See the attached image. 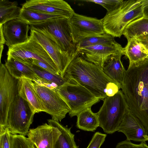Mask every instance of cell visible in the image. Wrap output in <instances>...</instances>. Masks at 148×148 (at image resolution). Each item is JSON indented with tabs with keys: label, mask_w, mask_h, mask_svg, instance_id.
<instances>
[{
	"label": "cell",
	"mask_w": 148,
	"mask_h": 148,
	"mask_svg": "<svg viewBox=\"0 0 148 148\" xmlns=\"http://www.w3.org/2000/svg\"><path fill=\"white\" fill-rule=\"evenodd\" d=\"M21 8L16 1L0 0V25L10 21L19 19Z\"/></svg>",
	"instance_id": "cell-24"
},
{
	"label": "cell",
	"mask_w": 148,
	"mask_h": 148,
	"mask_svg": "<svg viewBox=\"0 0 148 148\" xmlns=\"http://www.w3.org/2000/svg\"><path fill=\"white\" fill-rule=\"evenodd\" d=\"M29 36L43 47L58 68L61 75L64 77L67 67L75 58L52 40L39 32L30 29Z\"/></svg>",
	"instance_id": "cell-12"
},
{
	"label": "cell",
	"mask_w": 148,
	"mask_h": 148,
	"mask_svg": "<svg viewBox=\"0 0 148 148\" xmlns=\"http://www.w3.org/2000/svg\"><path fill=\"white\" fill-rule=\"evenodd\" d=\"M61 133L57 127L45 123L29 129L27 136L36 148H53Z\"/></svg>",
	"instance_id": "cell-15"
},
{
	"label": "cell",
	"mask_w": 148,
	"mask_h": 148,
	"mask_svg": "<svg viewBox=\"0 0 148 148\" xmlns=\"http://www.w3.org/2000/svg\"><path fill=\"white\" fill-rule=\"evenodd\" d=\"M144 138L146 141H148V135L145 136Z\"/></svg>",
	"instance_id": "cell-39"
},
{
	"label": "cell",
	"mask_w": 148,
	"mask_h": 148,
	"mask_svg": "<svg viewBox=\"0 0 148 148\" xmlns=\"http://www.w3.org/2000/svg\"><path fill=\"white\" fill-rule=\"evenodd\" d=\"M143 17L141 0H123L115 10L101 19L105 33L120 38L127 26Z\"/></svg>",
	"instance_id": "cell-3"
},
{
	"label": "cell",
	"mask_w": 148,
	"mask_h": 148,
	"mask_svg": "<svg viewBox=\"0 0 148 148\" xmlns=\"http://www.w3.org/2000/svg\"><path fill=\"white\" fill-rule=\"evenodd\" d=\"M124 134L126 140L136 142H146L144 136L148 133L141 122L130 110L127 109L117 131Z\"/></svg>",
	"instance_id": "cell-17"
},
{
	"label": "cell",
	"mask_w": 148,
	"mask_h": 148,
	"mask_svg": "<svg viewBox=\"0 0 148 148\" xmlns=\"http://www.w3.org/2000/svg\"><path fill=\"white\" fill-rule=\"evenodd\" d=\"M107 135L97 132L93 135L86 148H100L104 142Z\"/></svg>",
	"instance_id": "cell-31"
},
{
	"label": "cell",
	"mask_w": 148,
	"mask_h": 148,
	"mask_svg": "<svg viewBox=\"0 0 148 148\" xmlns=\"http://www.w3.org/2000/svg\"><path fill=\"white\" fill-rule=\"evenodd\" d=\"M115 148H148V145L146 142H141L137 144L126 139L119 143Z\"/></svg>",
	"instance_id": "cell-33"
},
{
	"label": "cell",
	"mask_w": 148,
	"mask_h": 148,
	"mask_svg": "<svg viewBox=\"0 0 148 148\" xmlns=\"http://www.w3.org/2000/svg\"><path fill=\"white\" fill-rule=\"evenodd\" d=\"M33 86L46 113L52 119L58 122L64 118L70 108L64 100L55 90L40 85L33 82Z\"/></svg>",
	"instance_id": "cell-10"
},
{
	"label": "cell",
	"mask_w": 148,
	"mask_h": 148,
	"mask_svg": "<svg viewBox=\"0 0 148 148\" xmlns=\"http://www.w3.org/2000/svg\"><path fill=\"white\" fill-rule=\"evenodd\" d=\"M7 55L26 65L32 64L33 59L38 60L59 72L43 47L29 36L27 42L8 47Z\"/></svg>",
	"instance_id": "cell-8"
},
{
	"label": "cell",
	"mask_w": 148,
	"mask_h": 148,
	"mask_svg": "<svg viewBox=\"0 0 148 148\" xmlns=\"http://www.w3.org/2000/svg\"><path fill=\"white\" fill-rule=\"evenodd\" d=\"M56 90L69 107V113L71 117L77 116L82 111L91 108L99 100L77 83L66 84L58 87Z\"/></svg>",
	"instance_id": "cell-6"
},
{
	"label": "cell",
	"mask_w": 148,
	"mask_h": 148,
	"mask_svg": "<svg viewBox=\"0 0 148 148\" xmlns=\"http://www.w3.org/2000/svg\"><path fill=\"white\" fill-rule=\"evenodd\" d=\"M29 25L20 19L10 21L3 25L5 44L8 47L25 43L29 40Z\"/></svg>",
	"instance_id": "cell-16"
},
{
	"label": "cell",
	"mask_w": 148,
	"mask_h": 148,
	"mask_svg": "<svg viewBox=\"0 0 148 148\" xmlns=\"http://www.w3.org/2000/svg\"><path fill=\"white\" fill-rule=\"evenodd\" d=\"M74 42L76 44L86 38L105 33L101 19L75 13L70 19Z\"/></svg>",
	"instance_id": "cell-11"
},
{
	"label": "cell",
	"mask_w": 148,
	"mask_h": 148,
	"mask_svg": "<svg viewBox=\"0 0 148 148\" xmlns=\"http://www.w3.org/2000/svg\"><path fill=\"white\" fill-rule=\"evenodd\" d=\"M26 65L30 68L39 77L51 83L55 84L58 87L68 83H76L69 79L60 75L54 74L34 64Z\"/></svg>",
	"instance_id": "cell-26"
},
{
	"label": "cell",
	"mask_w": 148,
	"mask_h": 148,
	"mask_svg": "<svg viewBox=\"0 0 148 148\" xmlns=\"http://www.w3.org/2000/svg\"><path fill=\"white\" fill-rule=\"evenodd\" d=\"M47 121L49 125L57 127L61 133L53 148H78L75 141V135L71 132V127L64 126L52 119Z\"/></svg>",
	"instance_id": "cell-22"
},
{
	"label": "cell",
	"mask_w": 148,
	"mask_h": 148,
	"mask_svg": "<svg viewBox=\"0 0 148 148\" xmlns=\"http://www.w3.org/2000/svg\"><path fill=\"white\" fill-rule=\"evenodd\" d=\"M64 77L83 87L99 100L107 97L105 90L108 83H119L108 76L101 68L80 57L71 61Z\"/></svg>",
	"instance_id": "cell-2"
},
{
	"label": "cell",
	"mask_w": 148,
	"mask_h": 148,
	"mask_svg": "<svg viewBox=\"0 0 148 148\" xmlns=\"http://www.w3.org/2000/svg\"><path fill=\"white\" fill-rule=\"evenodd\" d=\"M5 64L10 75L16 79L27 78L36 82L39 79L29 66L12 57H7Z\"/></svg>",
	"instance_id": "cell-20"
},
{
	"label": "cell",
	"mask_w": 148,
	"mask_h": 148,
	"mask_svg": "<svg viewBox=\"0 0 148 148\" xmlns=\"http://www.w3.org/2000/svg\"><path fill=\"white\" fill-rule=\"evenodd\" d=\"M32 64L45 69L54 74L61 75L59 72L56 71L53 68L45 63L38 60L33 59Z\"/></svg>",
	"instance_id": "cell-35"
},
{
	"label": "cell",
	"mask_w": 148,
	"mask_h": 148,
	"mask_svg": "<svg viewBox=\"0 0 148 148\" xmlns=\"http://www.w3.org/2000/svg\"><path fill=\"white\" fill-rule=\"evenodd\" d=\"M121 87V84L113 82H110L106 86L105 93L107 97L113 96L119 92Z\"/></svg>",
	"instance_id": "cell-34"
},
{
	"label": "cell",
	"mask_w": 148,
	"mask_h": 148,
	"mask_svg": "<svg viewBox=\"0 0 148 148\" xmlns=\"http://www.w3.org/2000/svg\"><path fill=\"white\" fill-rule=\"evenodd\" d=\"M10 148H36L27 137L19 134H10Z\"/></svg>",
	"instance_id": "cell-29"
},
{
	"label": "cell",
	"mask_w": 148,
	"mask_h": 148,
	"mask_svg": "<svg viewBox=\"0 0 148 148\" xmlns=\"http://www.w3.org/2000/svg\"><path fill=\"white\" fill-rule=\"evenodd\" d=\"M77 116L76 126L79 129L94 132L99 127V122L97 113H94L91 108L82 111Z\"/></svg>",
	"instance_id": "cell-23"
},
{
	"label": "cell",
	"mask_w": 148,
	"mask_h": 148,
	"mask_svg": "<svg viewBox=\"0 0 148 148\" xmlns=\"http://www.w3.org/2000/svg\"><path fill=\"white\" fill-rule=\"evenodd\" d=\"M123 48L117 42L112 45H98L82 48L78 49L77 52L85 60L102 68L110 56L120 52H123Z\"/></svg>",
	"instance_id": "cell-14"
},
{
	"label": "cell",
	"mask_w": 148,
	"mask_h": 148,
	"mask_svg": "<svg viewBox=\"0 0 148 148\" xmlns=\"http://www.w3.org/2000/svg\"><path fill=\"white\" fill-rule=\"evenodd\" d=\"M134 37L144 45L148 50V36H137Z\"/></svg>",
	"instance_id": "cell-37"
},
{
	"label": "cell",
	"mask_w": 148,
	"mask_h": 148,
	"mask_svg": "<svg viewBox=\"0 0 148 148\" xmlns=\"http://www.w3.org/2000/svg\"><path fill=\"white\" fill-rule=\"evenodd\" d=\"M62 17L59 16L31 11L21 8L19 19L29 25L45 22L49 19Z\"/></svg>",
	"instance_id": "cell-27"
},
{
	"label": "cell",
	"mask_w": 148,
	"mask_h": 148,
	"mask_svg": "<svg viewBox=\"0 0 148 148\" xmlns=\"http://www.w3.org/2000/svg\"><path fill=\"white\" fill-rule=\"evenodd\" d=\"M0 148H10V133L8 129L0 127Z\"/></svg>",
	"instance_id": "cell-32"
},
{
	"label": "cell",
	"mask_w": 148,
	"mask_h": 148,
	"mask_svg": "<svg viewBox=\"0 0 148 148\" xmlns=\"http://www.w3.org/2000/svg\"><path fill=\"white\" fill-rule=\"evenodd\" d=\"M143 17L148 19V0H141Z\"/></svg>",
	"instance_id": "cell-36"
},
{
	"label": "cell",
	"mask_w": 148,
	"mask_h": 148,
	"mask_svg": "<svg viewBox=\"0 0 148 148\" xmlns=\"http://www.w3.org/2000/svg\"><path fill=\"white\" fill-rule=\"evenodd\" d=\"M33 82L27 78L18 79V94L30 105L35 113L46 110L33 86Z\"/></svg>",
	"instance_id": "cell-18"
},
{
	"label": "cell",
	"mask_w": 148,
	"mask_h": 148,
	"mask_svg": "<svg viewBox=\"0 0 148 148\" xmlns=\"http://www.w3.org/2000/svg\"><path fill=\"white\" fill-rule=\"evenodd\" d=\"M18 79L9 73L5 64H0V127L7 128L10 107L18 94Z\"/></svg>",
	"instance_id": "cell-9"
},
{
	"label": "cell",
	"mask_w": 148,
	"mask_h": 148,
	"mask_svg": "<svg viewBox=\"0 0 148 148\" xmlns=\"http://www.w3.org/2000/svg\"><path fill=\"white\" fill-rule=\"evenodd\" d=\"M35 114L29 103L18 94L8 113L7 128L10 133L27 135Z\"/></svg>",
	"instance_id": "cell-7"
},
{
	"label": "cell",
	"mask_w": 148,
	"mask_h": 148,
	"mask_svg": "<svg viewBox=\"0 0 148 148\" xmlns=\"http://www.w3.org/2000/svg\"><path fill=\"white\" fill-rule=\"evenodd\" d=\"M122 52L110 56L102 68L105 73L110 79L121 84L124 72L125 71L121 60Z\"/></svg>",
	"instance_id": "cell-19"
},
{
	"label": "cell",
	"mask_w": 148,
	"mask_h": 148,
	"mask_svg": "<svg viewBox=\"0 0 148 148\" xmlns=\"http://www.w3.org/2000/svg\"><path fill=\"white\" fill-rule=\"evenodd\" d=\"M103 104L97 113L99 127L107 134L117 131L128 108L124 94L121 90L113 96L106 97Z\"/></svg>",
	"instance_id": "cell-5"
},
{
	"label": "cell",
	"mask_w": 148,
	"mask_h": 148,
	"mask_svg": "<svg viewBox=\"0 0 148 148\" xmlns=\"http://www.w3.org/2000/svg\"><path fill=\"white\" fill-rule=\"evenodd\" d=\"M123 0H86L83 1L92 2L101 5L105 8L107 12H112L117 8Z\"/></svg>",
	"instance_id": "cell-30"
},
{
	"label": "cell",
	"mask_w": 148,
	"mask_h": 148,
	"mask_svg": "<svg viewBox=\"0 0 148 148\" xmlns=\"http://www.w3.org/2000/svg\"><path fill=\"white\" fill-rule=\"evenodd\" d=\"M117 43L114 37L110 35L105 33L100 35L88 37L79 41L76 44L77 51V50L79 49L90 46L112 45Z\"/></svg>",
	"instance_id": "cell-28"
},
{
	"label": "cell",
	"mask_w": 148,
	"mask_h": 148,
	"mask_svg": "<svg viewBox=\"0 0 148 148\" xmlns=\"http://www.w3.org/2000/svg\"><path fill=\"white\" fill-rule=\"evenodd\" d=\"M123 35L127 39L137 36H148V19L144 17L136 19L125 28Z\"/></svg>",
	"instance_id": "cell-25"
},
{
	"label": "cell",
	"mask_w": 148,
	"mask_h": 148,
	"mask_svg": "<svg viewBox=\"0 0 148 148\" xmlns=\"http://www.w3.org/2000/svg\"><path fill=\"white\" fill-rule=\"evenodd\" d=\"M22 8L34 12L54 15L69 19L75 13L70 5L62 0L26 1Z\"/></svg>",
	"instance_id": "cell-13"
},
{
	"label": "cell",
	"mask_w": 148,
	"mask_h": 148,
	"mask_svg": "<svg viewBox=\"0 0 148 148\" xmlns=\"http://www.w3.org/2000/svg\"><path fill=\"white\" fill-rule=\"evenodd\" d=\"M29 25L30 29L39 32L51 39L74 58L78 54L72 36L70 19L65 17L54 18Z\"/></svg>",
	"instance_id": "cell-4"
},
{
	"label": "cell",
	"mask_w": 148,
	"mask_h": 148,
	"mask_svg": "<svg viewBox=\"0 0 148 148\" xmlns=\"http://www.w3.org/2000/svg\"><path fill=\"white\" fill-rule=\"evenodd\" d=\"M127 39V44L123 52L128 58L130 63L138 62L148 58V50L135 38Z\"/></svg>",
	"instance_id": "cell-21"
},
{
	"label": "cell",
	"mask_w": 148,
	"mask_h": 148,
	"mask_svg": "<svg viewBox=\"0 0 148 148\" xmlns=\"http://www.w3.org/2000/svg\"><path fill=\"white\" fill-rule=\"evenodd\" d=\"M0 45H3L5 44L6 40L3 31V25H0Z\"/></svg>",
	"instance_id": "cell-38"
},
{
	"label": "cell",
	"mask_w": 148,
	"mask_h": 148,
	"mask_svg": "<svg viewBox=\"0 0 148 148\" xmlns=\"http://www.w3.org/2000/svg\"><path fill=\"white\" fill-rule=\"evenodd\" d=\"M121 88L129 109L148 133V58L129 63Z\"/></svg>",
	"instance_id": "cell-1"
}]
</instances>
